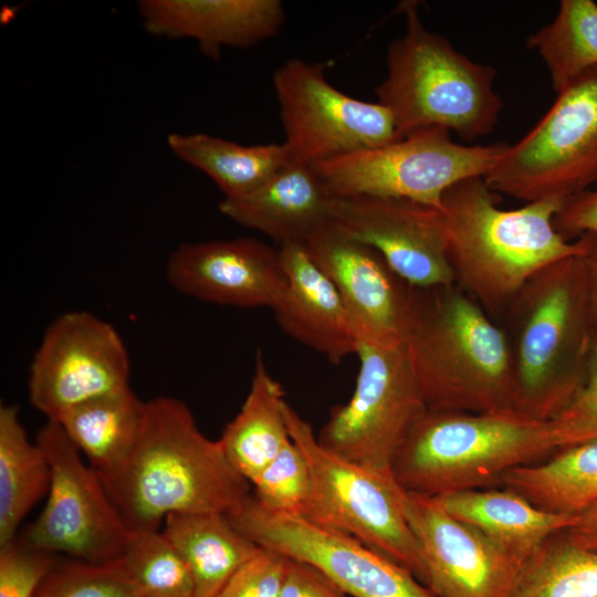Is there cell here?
<instances>
[{"instance_id": "cell-1", "label": "cell", "mask_w": 597, "mask_h": 597, "mask_svg": "<svg viewBox=\"0 0 597 597\" xmlns=\"http://www.w3.org/2000/svg\"><path fill=\"white\" fill-rule=\"evenodd\" d=\"M129 532L158 531L170 514H231L252 495L218 440L174 397L147 401L138 441L114 474L100 479Z\"/></svg>"}, {"instance_id": "cell-2", "label": "cell", "mask_w": 597, "mask_h": 597, "mask_svg": "<svg viewBox=\"0 0 597 597\" xmlns=\"http://www.w3.org/2000/svg\"><path fill=\"white\" fill-rule=\"evenodd\" d=\"M564 202L546 199L505 210L484 177L444 192L441 212L454 283L492 318L503 320L514 295L541 269L597 248L591 235L573 241L557 232L554 218Z\"/></svg>"}, {"instance_id": "cell-3", "label": "cell", "mask_w": 597, "mask_h": 597, "mask_svg": "<svg viewBox=\"0 0 597 597\" xmlns=\"http://www.w3.org/2000/svg\"><path fill=\"white\" fill-rule=\"evenodd\" d=\"M588 255V254H587ZM541 269L503 316L514 375V409L551 421L583 386L596 325L586 256Z\"/></svg>"}, {"instance_id": "cell-4", "label": "cell", "mask_w": 597, "mask_h": 597, "mask_svg": "<svg viewBox=\"0 0 597 597\" xmlns=\"http://www.w3.org/2000/svg\"><path fill=\"white\" fill-rule=\"evenodd\" d=\"M404 346L428 409H514L504 328L455 283L415 287Z\"/></svg>"}, {"instance_id": "cell-5", "label": "cell", "mask_w": 597, "mask_h": 597, "mask_svg": "<svg viewBox=\"0 0 597 597\" xmlns=\"http://www.w3.org/2000/svg\"><path fill=\"white\" fill-rule=\"evenodd\" d=\"M558 450L549 421L516 410H432L413 426L391 472L406 491L431 498L500 488L503 475Z\"/></svg>"}, {"instance_id": "cell-6", "label": "cell", "mask_w": 597, "mask_h": 597, "mask_svg": "<svg viewBox=\"0 0 597 597\" xmlns=\"http://www.w3.org/2000/svg\"><path fill=\"white\" fill-rule=\"evenodd\" d=\"M404 12L406 31L389 44L387 75L376 87L377 102L390 112L400 137L428 128L470 142L490 134L503 108L495 69L428 30L416 2H406Z\"/></svg>"}, {"instance_id": "cell-7", "label": "cell", "mask_w": 597, "mask_h": 597, "mask_svg": "<svg viewBox=\"0 0 597 597\" xmlns=\"http://www.w3.org/2000/svg\"><path fill=\"white\" fill-rule=\"evenodd\" d=\"M291 439L306 458L311 490L301 517L347 534L408 569L420 583L425 567L392 472H379L324 449L308 421L289 404Z\"/></svg>"}, {"instance_id": "cell-8", "label": "cell", "mask_w": 597, "mask_h": 597, "mask_svg": "<svg viewBox=\"0 0 597 597\" xmlns=\"http://www.w3.org/2000/svg\"><path fill=\"white\" fill-rule=\"evenodd\" d=\"M507 144H458L450 132L428 128L394 143L312 166L329 197L400 198L441 210L455 184L485 177Z\"/></svg>"}, {"instance_id": "cell-9", "label": "cell", "mask_w": 597, "mask_h": 597, "mask_svg": "<svg viewBox=\"0 0 597 597\" xmlns=\"http://www.w3.org/2000/svg\"><path fill=\"white\" fill-rule=\"evenodd\" d=\"M488 186L527 202L570 197L597 184V67L557 93L541 121L509 145L484 177Z\"/></svg>"}, {"instance_id": "cell-10", "label": "cell", "mask_w": 597, "mask_h": 597, "mask_svg": "<svg viewBox=\"0 0 597 597\" xmlns=\"http://www.w3.org/2000/svg\"><path fill=\"white\" fill-rule=\"evenodd\" d=\"M356 355L359 370L353 396L332 409L317 441L345 460L389 472L428 407L404 345L358 342Z\"/></svg>"}, {"instance_id": "cell-11", "label": "cell", "mask_w": 597, "mask_h": 597, "mask_svg": "<svg viewBox=\"0 0 597 597\" xmlns=\"http://www.w3.org/2000/svg\"><path fill=\"white\" fill-rule=\"evenodd\" d=\"M326 64L287 60L273 87L291 164L314 166L401 139L390 112L334 87Z\"/></svg>"}, {"instance_id": "cell-12", "label": "cell", "mask_w": 597, "mask_h": 597, "mask_svg": "<svg viewBox=\"0 0 597 597\" xmlns=\"http://www.w3.org/2000/svg\"><path fill=\"white\" fill-rule=\"evenodd\" d=\"M35 441L48 458L51 483L42 512L19 540L90 563L122 557L129 531L98 475L56 421L48 420Z\"/></svg>"}, {"instance_id": "cell-13", "label": "cell", "mask_w": 597, "mask_h": 597, "mask_svg": "<svg viewBox=\"0 0 597 597\" xmlns=\"http://www.w3.org/2000/svg\"><path fill=\"white\" fill-rule=\"evenodd\" d=\"M258 546L307 563L352 597H434L408 569L347 534L270 513L253 496L227 515Z\"/></svg>"}, {"instance_id": "cell-14", "label": "cell", "mask_w": 597, "mask_h": 597, "mask_svg": "<svg viewBox=\"0 0 597 597\" xmlns=\"http://www.w3.org/2000/svg\"><path fill=\"white\" fill-rule=\"evenodd\" d=\"M127 349L107 322L74 311L48 327L30 366L29 399L48 420L70 409L130 388Z\"/></svg>"}, {"instance_id": "cell-15", "label": "cell", "mask_w": 597, "mask_h": 597, "mask_svg": "<svg viewBox=\"0 0 597 597\" xmlns=\"http://www.w3.org/2000/svg\"><path fill=\"white\" fill-rule=\"evenodd\" d=\"M407 521L434 597H515L527 559L451 516L431 496L404 491Z\"/></svg>"}, {"instance_id": "cell-16", "label": "cell", "mask_w": 597, "mask_h": 597, "mask_svg": "<svg viewBox=\"0 0 597 597\" xmlns=\"http://www.w3.org/2000/svg\"><path fill=\"white\" fill-rule=\"evenodd\" d=\"M328 219L348 237L374 248L409 285L454 283L441 210L400 198L331 197Z\"/></svg>"}, {"instance_id": "cell-17", "label": "cell", "mask_w": 597, "mask_h": 597, "mask_svg": "<svg viewBox=\"0 0 597 597\" xmlns=\"http://www.w3.org/2000/svg\"><path fill=\"white\" fill-rule=\"evenodd\" d=\"M305 247L336 286L358 342L404 345L415 287L399 277L371 247L326 219Z\"/></svg>"}, {"instance_id": "cell-18", "label": "cell", "mask_w": 597, "mask_h": 597, "mask_svg": "<svg viewBox=\"0 0 597 597\" xmlns=\"http://www.w3.org/2000/svg\"><path fill=\"white\" fill-rule=\"evenodd\" d=\"M166 276L185 295L243 308L273 310L287 283L279 250L252 238L182 243Z\"/></svg>"}, {"instance_id": "cell-19", "label": "cell", "mask_w": 597, "mask_h": 597, "mask_svg": "<svg viewBox=\"0 0 597 597\" xmlns=\"http://www.w3.org/2000/svg\"><path fill=\"white\" fill-rule=\"evenodd\" d=\"M138 11L149 33L193 39L210 57L273 38L285 20L279 0H143Z\"/></svg>"}, {"instance_id": "cell-20", "label": "cell", "mask_w": 597, "mask_h": 597, "mask_svg": "<svg viewBox=\"0 0 597 597\" xmlns=\"http://www.w3.org/2000/svg\"><path fill=\"white\" fill-rule=\"evenodd\" d=\"M279 254L287 283L272 311L282 331L332 364L356 354L358 341L344 302L305 243L281 245Z\"/></svg>"}, {"instance_id": "cell-21", "label": "cell", "mask_w": 597, "mask_h": 597, "mask_svg": "<svg viewBox=\"0 0 597 597\" xmlns=\"http://www.w3.org/2000/svg\"><path fill=\"white\" fill-rule=\"evenodd\" d=\"M329 198L312 166L289 164L254 191L223 199L219 210L234 222L269 235L281 247L305 243L328 219Z\"/></svg>"}, {"instance_id": "cell-22", "label": "cell", "mask_w": 597, "mask_h": 597, "mask_svg": "<svg viewBox=\"0 0 597 597\" xmlns=\"http://www.w3.org/2000/svg\"><path fill=\"white\" fill-rule=\"evenodd\" d=\"M434 499L451 516L524 559H528L548 537L577 521V515L542 511L505 488L465 490Z\"/></svg>"}, {"instance_id": "cell-23", "label": "cell", "mask_w": 597, "mask_h": 597, "mask_svg": "<svg viewBox=\"0 0 597 597\" xmlns=\"http://www.w3.org/2000/svg\"><path fill=\"white\" fill-rule=\"evenodd\" d=\"M284 395L259 352L247 398L219 439L231 465L251 485L291 440Z\"/></svg>"}, {"instance_id": "cell-24", "label": "cell", "mask_w": 597, "mask_h": 597, "mask_svg": "<svg viewBox=\"0 0 597 597\" xmlns=\"http://www.w3.org/2000/svg\"><path fill=\"white\" fill-rule=\"evenodd\" d=\"M161 532L188 566L196 597H217L260 549L226 514H170Z\"/></svg>"}, {"instance_id": "cell-25", "label": "cell", "mask_w": 597, "mask_h": 597, "mask_svg": "<svg viewBox=\"0 0 597 597\" xmlns=\"http://www.w3.org/2000/svg\"><path fill=\"white\" fill-rule=\"evenodd\" d=\"M146 408L147 401L127 388L81 404L56 422L103 479L116 473L132 454L144 426Z\"/></svg>"}, {"instance_id": "cell-26", "label": "cell", "mask_w": 597, "mask_h": 597, "mask_svg": "<svg viewBox=\"0 0 597 597\" xmlns=\"http://www.w3.org/2000/svg\"><path fill=\"white\" fill-rule=\"evenodd\" d=\"M535 507L578 515L597 502V440L561 448L548 458L507 471L501 486Z\"/></svg>"}, {"instance_id": "cell-27", "label": "cell", "mask_w": 597, "mask_h": 597, "mask_svg": "<svg viewBox=\"0 0 597 597\" xmlns=\"http://www.w3.org/2000/svg\"><path fill=\"white\" fill-rule=\"evenodd\" d=\"M167 143L178 158L209 176L224 199L254 191L291 164L284 144L248 146L202 133H174Z\"/></svg>"}, {"instance_id": "cell-28", "label": "cell", "mask_w": 597, "mask_h": 597, "mask_svg": "<svg viewBox=\"0 0 597 597\" xmlns=\"http://www.w3.org/2000/svg\"><path fill=\"white\" fill-rule=\"evenodd\" d=\"M51 468L31 442L15 405L0 407V546L17 538V531L38 501L48 494Z\"/></svg>"}, {"instance_id": "cell-29", "label": "cell", "mask_w": 597, "mask_h": 597, "mask_svg": "<svg viewBox=\"0 0 597 597\" xmlns=\"http://www.w3.org/2000/svg\"><path fill=\"white\" fill-rule=\"evenodd\" d=\"M543 60L556 93L586 71L597 67V3L562 0L552 22L527 39Z\"/></svg>"}, {"instance_id": "cell-30", "label": "cell", "mask_w": 597, "mask_h": 597, "mask_svg": "<svg viewBox=\"0 0 597 597\" xmlns=\"http://www.w3.org/2000/svg\"><path fill=\"white\" fill-rule=\"evenodd\" d=\"M515 597H597V554L555 533L527 559Z\"/></svg>"}, {"instance_id": "cell-31", "label": "cell", "mask_w": 597, "mask_h": 597, "mask_svg": "<svg viewBox=\"0 0 597 597\" xmlns=\"http://www.w3.org/2000/svg\"><path fill=\"white\" fill-rule=\"evenodd\" d=\"M143 597H196L190 570L163 532H129L122 555Z\"/></svg>"}, {"instance_id": "cell-32", "label": "cell", "mask_w": 597, "mask_h": 597, "mask_svg": "<svg viewBox=\"0 0 597 597\" xmlns=\"http://www.w3.org/2000/svg\"><path fill=\"white\" fill-rule=\"evenodd\" d=\"M33 597H143L123 557L90 563L59 561Z\"/></svg>"}, {"instance_id": "cell-33", "label": "cell", "mask_w": 597, "mask_h": 597, "mask_svg": "<svg viewBox=\"0 0 597 597\" xmlns=\"http://www.w3.org/2000/svg\"><path fill=\"white\" fill-rule=\"evenodd\" d=\"M253 500L266 512L300 516L311 490L306 458L291 439L252 483Z\"/></svg>"}, {"instance_id": "cell-34", "label": "cell", "mask_w": 597, "mask_h": 597, "mask_svg": "<svg viewBox=\"0 0 597 597\" xmlns=\"http://www.w3.org/2000/svg\"><path fill=\"white\" fill-rule=\"evenodd\" d=\"M558 449L597 440V327L583 386L551 421Z\"/></svg>"}, {"instance_id": "cell-35", "label": "cell", "mask_w": 597, "mask_h": 597, "mask_svg": "<svg viewBox=\"0 0 597 597\" xmlns=\"http://www.w3.org/2000/svg\"><path fill=\"white\" fill-rule=\"evenodd\" d=\"M56 559L19 538L0 546V597H33Z\"/></svg>"}, {"instance_id": "cell-36", "label": "cell", "mask_w": 597, "mask_h": 597, "mask_svg": "<svg viewBox=\"0 0 597 597\" xmlns=\"http://www.w3.org/2000/svg\"><path fill=\"white\" fill-rule=\"evenodd\" d=\"M287 557L260 547L217 597H280Z\"/></svg>"}, {"instance_id": "cell-37", "label": "cell", "mask_w": 597, "mask_h": 597, "mask_svg": "<svg viewBox=\"0 0 597 597\" xmlns=\"http://www.w3.org/2000/svg\"><path fill=\"white\" fill-rule=\"evenodd\" d=\"M554 227L567 240L591 235L597 242V184L567 199L554 218Z\"/></svg>"}, {"instance_id": "cell-38", "label": "cell", "mask_w": 597, "mask_h": 597, "mask_svg": "<svg viewBox=\"0 0 597 597\" xmlns=\"http://www.w3.org/2000/svg\"><path fill=\"white\" fill-rule=\"evenodd\" d=\"M280 597L348 596L320 569L287 557Z\"/></svg>"}, {"instance_id": "cell-39", "label": "cell", "mask_w": 597, "mask_h": 597, "mask_svg": "<svg viewBox=\"0 0 597 597\" xmlns=\"http://www.w3.org/2000/svg\"><path fill=\"white\" fill-rule=\"evenodd\" d=\"M565 533L577 546L597 554V502L579 513Z\"/></svg>"}, {"instance_id": "cell-40", "label": "cell", "mask_w": 597, "mask_h": 597, "mask_svg": "<svg viewBox=\"0 0 597 597\" xmlns=\"http://www.w3.org/2000/svg\"><path fill=\"white\" fill-rule=\"evenodd\" d=\"M586 264L588 270L589 281V298L593 321L597 326V248H595L587 256Z\"/></svg>"}]
</instances>
